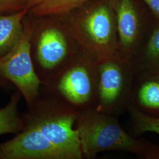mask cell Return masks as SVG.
<instances>
[{
	"label": "cell",
	"mask_w": 159,
	"mask_h": 159,
	"mask_svg": "<svg viewBox=\"0 0 159 159\" xmlns=\"http://www.w3.org/2000/svg\"><path fill=\"white\" fill-rule=\"evenodd\" d=\"M34 18L27 16L23 34L17 44L0 57V77L10 82L20 91L28 107L41 93L42 83L35 72L31 52V39Z\"/></svg>",
	"instance_id": "obj_7"
},
{
	"label": "cell",
	"mask_w": 159,
	"mask_h": 159,
	"mask_svg": "<svg viewBox=\"0 0 159 159\" xmlns=\"http://www.w3.org/2000/svg\"><path fill=\"white\" fill-rule=\"evenodd\" d=\"M136 73L132 65L117 55L98 62L97 111L118 116L128 111Z\"/></svg>",
	"instance_id": "obj_6"
},
{
	"label": "cell",
	"mask_w": 159,
	"mask_h": 159,
	"mask_svg": "<svg viewBox=\"0 0 159 159\" xmlns=\"http://www.w3.org/2000/svg\"><path fill=\"white\" fill-rule=\"evenodd\" d=\"M131 105L144 113L159 117V71L136 73Z\"/></svg>",
	"instance_id": "obj_10"
},
{
	"label": "cell",
	"mask_w": 159,
	"mask_h": 159,
	"mask_svg": "<svg viewBox=\"0 0 159 159\" xmlns=\"http://www.w3.org/2000/svg\"><path fill=\"white\" fill-rule=\"evenodd\" d=\"M108 2L109 4H110V6H111L113 8L115 7L116 4L117 3V2L119 1V0H108Z\"/></svg>",
	"instance_id": "obj_19"
},
{
	"label": "cell",
	"mask_w": 159,
	"mask_h": 159,
	"mask_svg": "<svg viewBox=\"0 0 159 159\" xmlns=\"http://www.w3.org/2000/svg\"><path fill=\"white\" fill-rule=\"evenodd\" d=\"M128 111L134 134L140 135L151 132L159 134V117L144 113L133 105H131Z\"/></svg>",
	"instance_id": "obj_15"
},
{
	"label": "cell",
	"mask_w": 159,
	"mask_h": 159,
	"mask_svg": "<svg viewBox=\"0 0 159 159\" xmlns=\"http://www.w3.org/2000/svg\"><path fill=\"white\" fill-rule=\"evenodd\" d=\"M13 86L14 85H12L10 82L0 77V88L1 89L6 91H10V90L13 89Z\"/></svg>",
	"instance_id": "obj_18"
},
{
	"label": "cell",
	"mask_w": 159,
	"mask_h": 159,
	"mask_svg": "<svg viewBox=\"0 0 159 159\" xmlns=\"http://www.w3.org/2000/svg\"><path fill=\"white\" fill-rule=\"evenodd\" d=\"M156 20H159V0H142Z\"/></svg>",
	"instance_id": "obj_17"
},
{
	"label": "cell",
	"mask_w": 159,
	"mask_h": 159,
	"mask_svg": "<svg viewBox=\"0 0 159 159\" xmlns=\"http://www.w3.org/2000/svg\"><path fill=\"white\" fill-rule=\"evenodd\" d=\"M27 9L11 14L0 16V57H2L17 43L23 34Z\"/></svg>",
	"instance_id": "obj_13"
},
{
	"label": "cell",
	"mask_w": 159,
	"mask_h": 159,
	"mask_svg": "<svg viewBox=\"0 0 159 159\" xmlns=\"http://www.w3.org/2000/svg\"><path fill=\"white\" fill-rule=\"evenodd\" d=\"M22 94L17 90L12 94L9 102L0 108V136L6 134H17L25 126L23 114L18 110Z\"/></svg>",
	"instance_id": "obj_14"
},
{
	"label": "cell",
	"mask_w": 159,
	"mask_h": 159,
	"mask_svg": "<svg viewBox=\"0 0 159 159\" xmlns=\"http://www.w3.org/2000/svg\"><path fill=\"white\" fill-rule=\"evenodd\" d=\"M25 8V0H0V16L8 15Z\"/></svg>",
	"instance_id": "obj_16"
},
{
	"label": "cell",
	"mask_w": 159,
	"mask_h": 159,
	"mask_svg": "<svg viewBox=\"0 0 159 159\" xmlns=\"http://www.w3.org/2000/svg\"><path fill=\"white\" fill-rule=\"evenodd\" d=\"M131 65L136 73L159 71V20L152 25Z\"/></svg>",
	"instance_id": "obj_11"
},
{
	"label": "cell",
	"mask_w": 159,
	"mask_h": 159,
	"mask_svg": "<svg viewBox=\"0 0 159 159\" xmlns=\"http://www.w3.org/2000/svg\"><path fill=\"white\" fill-rule=\"evenodd\" d=\"M75 127L86 159L103 152L117 151L136 154L140 159H159V145L132 136L120 125L118 116L85 108L80 110Z\"/></svg>",
	"instance_id": "obj_1"
},
{
	"label": "cell",
	"mask_w": 159,
	"mask_h": 159,
	"mask_svg": "<svg viewBox=\"0 0 159 159\" xmlns=\"http://www.w3.org/2000/svg\"><path fill=\"white\" fill-rule=\"evenodd\" d=\"M0 159H64L63 155L33 125L0 143Z\"/></svg>",
	"instance_id": "obj_9"
},
{
	"label": "cell",
	"mask_w": 159,
	"mask_h": 159,
	"mask_svg": "<svg viewBox=\"0 0 159 159\" xmlns=\"http://www.w3.org/2000/svg\"><path fill=\"white\" fill-rule=\"evenodd\" d=\"M31 52L42 85L48 83L80 50L63 17L34 18Z\"/></svg>",
	"instance_id": "obj_4"
},
{
	"label": "cell",
	"mask_w": 159,
	"mask_h": 159,
	"mask_svg": "<svg viewBox=\"0 0 159 159\" xmlns=\"http://www.w3.org/2000/svg\"><path fill=\"white\" fill-rule=\"evenodd\" d=\"M98 82V62L80 50L76 56L41 90L58 97L74 108H94Z\"/></svg>",
	"instance_id": "obj_5"
},
{
	"label": "cell",
	"mask_w": 159,
	"mask_h": 159,
	"mask_svg": "<svg viewBox=\"0 0 159 159\" xmlns=\"http://www.w3.org/2000/svg\"><path fill=\"white\" fill-rule=\"evenodd\" d=\"M117 40L118 55L131 62L146 38L149 25L132 0H119L114 7Z\"/></svg>",
	"instance_id": "obj_8"
},
{
	"label": "cell",
	"mask_w": 159,
	"mask_h": 159,
	"mask_svg": "<svg viewBox=\"0 0 159 159\" xmlns=\"http://www.w3.org/2000/svg\"><path fill=\"white\" fill-rule=\"evenodd\" d=\"M91 0H25L28 16L34 18L64 17Z\"/></svg>",
	"instance_id": "obj_12"
},
{
	"label": "cell",
	"mask_w": 159,
	"mask_h": 159,
	"mask_svg": "<svg viewBox=\"0 0 159 159\" xmlns=\"http://www.w3.org/2000/svg\"><path fill=\"white\" fill-rule=\"evenodd\" d=\"M85 5L63 17L80 50L97 62L118 55L113 8L108 0Z\"/></svg>",
	"instance_id": "obj_3"
},
{
	"label": "cell",
	"mask_w": 159,
	"mask_h": 159,
	"mask_svg": "<svg viewBox=\"0 0 159 159\" xmlns=\"http://www.w3.org/2000/svg\"><path fill=\"white\" fill-rule=\"evenodd\" d=\"M79 110L41 89L38 98L23 114L25 123L33 125L63 155L64 159L84 158L79 130Z\"/></svg>",
	"instance_id": "obj_2"
}]
</instances>
